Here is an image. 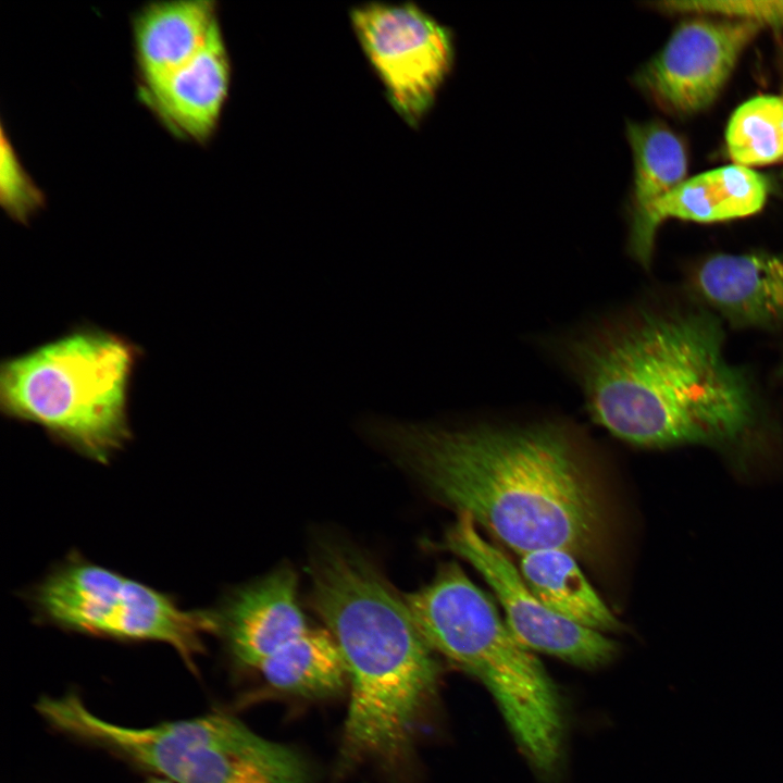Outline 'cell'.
Segmentation results:
<instances>
[{"mask_svg": "<svg viewBox=\"0 0 783 783\" xmlns=\"http://www.w3.org/2000/svg\"><path fill=\"white\" fill-rule=\"evenodd\" d=\"M356 426L435 500L519 555L561 549L588 560L599 551L606 507L592 457L572 427L444 425L370 412Z\"/></svg>", "mask_w": 783, "mask_h": 783, "instance_id": "1", "label": "cell"}, {"mask_svg": "<svg viewBox=\"0 0 783 783\" xmlns=\"http://www.w3.org/2000/svg\"><path fill=\"white\" fill-rule=\"evenodd\" d=\"M558 350L593 421L630 445L735 448L758 428L755 386L724 356L721 322L704 309H635Z\"/></svg>", "mask_w": 783, "mask_h": 783, "instance_id": "2", "label": "cell"}, {"mask_svg": "<svg viewBox=\"0 0 783 783\" xmlns=\"http://www.w3.org/2000/svg\"><path fill=\"white\" fill-rule=\"evenodd\" d=\"M309 574L312 606L341 650L350 685L338 767L397 760L436 686L433 649L405 598L359 550L321 542Z\"/></svg>", "mask_w": 783, "mask_h": 783, "instance_id": "3", "label": "cell"}, {"mask_svg": "<svg viewBox=\"0 0 783 783\" xmlns=\"http://www.w3.org/2000/svg\"><path fill=\"white\" fill-rule=\"evenodd\" d=\"M403 598L433 651L489 689L530 762L538 771L552 772L563 741L558 693L490 599L456 562L443 564L430 584Z\"/></svg>", "mask_w": 783, "mask_h": 783, "instance_id": "4", "label": "cell"}, {"mask_svg": "<svg viewBox=\"0 0 783 783\" xmlns=\"http://www.w3.org/2000/svg\"><path fill=\"white\" fill-rule=\"evenodd\" d=\"M141 349L80 325L0 366V409L57 443L107 463L132 438L128 398Z\"/></svg>", "mask_w": 783, "mask_h": 783, "instance_id": "5", "label": "cell"}, {"mask_svg": "<svg viewBox=\"0 0 783 783\" xmlns=\"http://www.w3.org/2000/svg\"><path fill=\"white\" fill-rule=\"evenodd\" d=\"M39 713L53 726L110 748L173 783H312L295 748L266 739L222 712L129 728L94 714L75 695L44 697Z\"/></svg>", "mask_w": 783, "mask_h": 783, "instance_id": "6", "label": "cell"}, {"mask_svg": "<svg viewBox=\"0 0 783 783\" xmlns=\"http://www.w3.org/2000/svg\"><path fill=\"white\" fill-rule=\"evenodd\" d=\"M46 621L79 633L172 646L189 666L202 649V635L214 632L212 611L179 608L173 599L117 572L72 559L34 591Z\"/></svg>", "mask_w": 783, "mask_h": 783, "instance_id": "7", "label": "cell"}, {"mask_svg": "<svg viewBox=\"0 0 783 783\" xmlns=\"http://www.w3.org/2000/svg\"><path fill=\"white\" fill-rule=\"evenodd\" d=\"M350 21L390 103L418 125L451 71L450 29L412 3L364 4L350 11Z\"/></svg>", "mask_w": 783, "mask_h": 783, "instance_id": "8", "label": "cell"}, {"mask_svg": "<svg viewBox=\"0 0 783 783\" xmlns=\"http://www.w3.org/2000/svg\"><path fill=\"white\" fill-rule=\"evenodd\" d=\"M444 547L484 577L506 612V624L527 650L589 669L605 666L616 657L614 641L546 607L505 554L481 535L470 515L459 514L445 534Z\"/></svg>", "mask_w": 783, "mask_h": 783, "instance_id": "9", "label": "cell"}, {"mask_svg": "<svg viewBox=\"0 0 783 783\" xmlns=\"http://www.w3.org/2000/svg\"><path fill=\"white\" fill-rule=\"evenodd\" d=\"M760 28L748 21L724 17L685 21L635 73L634 84L669 114L699 112L718 97Z\"/></svg>", "mask_w": 783, "mask_h": 783, "instance_id": "10", "label": "cell"}, {"mask_svg": "<svg viewBox=\"0 0 783 783\" xmlns=\"http://www.w3.org/2000/svg\"><path fill=\"white\" fill-rule=\"evenodd\" d=\"M297 584L296 573L282 568L236 591L212 611L214 632L237 662L257 670L310 627L297 600Z\"/></svg>", "mask_w": 783, "mask_h": 783, "instance_id": "11", "label": "cell"}, {"mask_svg": "<svg viewBox=\"0 0 783 783\" xmlns=\"http://www.w3.org/2000/svg\"><path fill=\"white\" fill-rule=\"evenodd\" d=\"M767 196L766 178L749 167L732 164L698 174L630 225L627 251L637 263L649 268L657 231L664 221L710 223L744 217L761 210Z\"/></svg>", "mask_w": 783, "mask_h": 783, "instance_id": "12", "label": "cell"}, {"mask_svg": "<svg viewBox=\"0 0 783 783\" xmlns=\"http://www.w3.org/2000/svg\"><path fill=\"white\" fill-rule=\"evenodd\" d=\"M692 283L736 327L783 326V253L713 254L696 269Z\"/></svg>", "mask_w": 783, "mask_h": 783, "instance_id": "13", "label": "cell"}, {"mask_svg": "<svg viewBox=\"0 0 783 783\" xmlns=\"http://www.w3.org/2000/svg\"><path fill=\"white\" fill-rule=\"evenodd\" d=\"M229 80L228 53L217 26L195 57L144 96L174 132L201 142L216 128Z\"/></svg>", "mask_w": 783, "mask_h": 783, "instance_id": "14", "label": "cell"}, {"mask_svg": "<svg viewBox=\"0 0 783 783\" xmlns=\"http://www.w3.org/2000/svg\"><path fill=\"white\" fill-rule=\"evenodd\" d=\"M217 26L213 1H166L141 9L134 20L133 34L142 92L195 57Z\"/></svg>", "mask_w": 783, "mask_h": 783, "instance_id": "15", "label": "cell"}, {"mask_svg": "<svg viewBox=\"0 0 783 783\" xmlns=\"http://www.w3.org/2000/svg\"><path fill=\"white\" fill-rule=\"evenodd\" d=\"M520 571L533 594L562 618L601 633L621 627L568 551L540 549L522 554Z\"/></svg>", "mask_w": 783, "mask_h": 783, "instance_id": "16", "label": "cell"}, {"mask_svg": "<svg viewBox=\"0 0 783 783\" xmlns=\"http://www.w3.org/2000/svg\"><path fill=\"white\" fill-rule=\"evenodd\" d=\"M257 670L276 689L309 698L333 696L348 683L344 656L327 629L309 627Z\"/></svg>", "mask_w": 783, "mask_h": 783, "instance_id": "17", "label": "cell"}, {"mask_svg": "<svg viewBox=\"0 0 783 783\" xmlns=\"http://www.w3.org/2000/svg\"><path fill=\"white\" fill-rule=\"evenodd\" d=\"M626 137L634 163L631 225L686 179L687 156L681 139L657 121L627 122Z\"/></svg>", "mask_w": 783, "mask_h": 783, "instance_id": "18", "label": "cell"}, {"mask_svg": "<svg viewBox=\"0 0 783 783\" xmlns=\"http://www.w3.org/2000/svg\"><path fill=\"white\" fill-rule=\"evenodd\" d=\"M734 164L767 165L783 159V97L757 96L739 105L725 132Z\"/></svg>", "mask_w": 783, "mask_h": 783, "instance_id": "19", "label": "cell"}, {"mask_svg": "<svg viewBox=\"0 0 783 783\" xmlns=\"http://www.w3.org/2000/svg\"><path fill=\"white\" fill-rule=\"evenodd\" d=\"M0 202L8 215L26 224L45 204L42 191L21 164L11 141L1 130Z\"/></svg>", "mask_w": 783, "mask_h": 783, "instance_id": "20", "label": "cell"}, {"mask_svg": "<svg viewBox=\"0 0 783 783\" xmlns=\"http://www.w3.org/2000/svg\"><path fill=\"white\" fill-rule=\"evenodd\" d=\"M654 5L662 12L714 15L783 28V0H675Z\"/></svg>", "mask_w": 783, "mask_h": 783, "instance_id": "21", "label": "cell"}, {"mask_svg": "<svg viewBox=\"0 0 783 783\" xmlns=\"http://www.w3.org/2000/svg\"><path fill=\"white\" fill-rule=\"evenodd\" d=\"M146 783H173V782L166 778H152L149 781H147Z\"/></svg>", "mask_w": 783, "mask_h": 783, "instance_id": "22", "label": "cell"}]
</instances>
